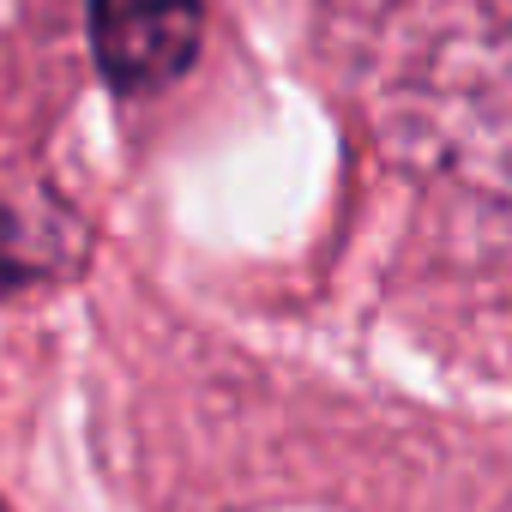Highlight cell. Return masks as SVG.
Returning <instances> with one entry per match:
<instances>
[{
	"label": "cell",
	"instance_id": "6da1fadb",
	"mask_svg": "<svg viewBox=\"0 0 512 512\" xmlns=\"http://www.w3.org/2000/svg\"><path fill=\"white\" fill-rule=\"evenodd\" d=\"M344 67L398 169L512 199V0H368Z\"/></svg>",
	"mask_w": 512,
	"mask_h": 512
},
{
	"label": "cell",
	"instance_id": "7a4b0ae2",
	"mask_svg": "<svg viewBox=\"0 0 512 512\" xmlns=\"http://www.w3.org/2000/svg\"><path fill=\"white\" fill-rule=\"evenodd\" d=\"M205 37V0H91V55L121 97L175 85Z\"/></svg>",
	"mask_w": 512,
	"mask_h": 512
},
{
	"label": "cell",
	"instance_id": "3957f363",
	"mask_svg": "<svg viewBox=\"0 0 512 512\" xmlns=\"http://www.w3.org/2000/svg\"><path fill=\"white\" fill-rule=\"evenodd\" d=\"M0 512H7V506H0Z\"/></svg>",
	"mask_w": 512,
	"mask_h": 512
}]
</instances>
